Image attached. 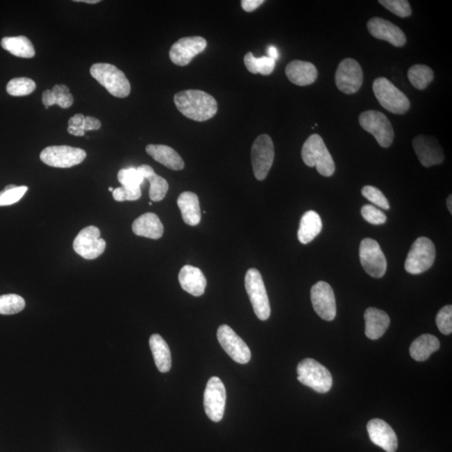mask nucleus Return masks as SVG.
I'll return each instance as SVG.
<instances>
[{
  "label": "nucleus",
  "instance_id": "a878e982",
  "mask_svg": "<svg viewBox=\"0 0 452 452\" xmlns=\"http://www.w3.org/2000/svg\"><path fill=\"white\" fill-rule=\"evenodd\" d=\"M178 206L187 225L195 226L201 221V207L197 194L185 191L179 195Z\"/></svg>",
  "mask_w": 452,
  "mask_h": 452
},
{
  "label": "nucleus",
  "instance_id": "37998d69",
  "mask_svg": "<svg viewBox=\"0 0 452 452\" xmlns=\"http://www.w3.org/2000/svg\"><path fill=\"white\" fill-rule=\"evenodd\" d=\"M101 124L100 120L93 117H85L83 124L84 131H92V130H99Z\"/></svg>",
  "mask_w": 452,
  "mask_h": 452
},
{
  "label": "nucleus",
  "instance_id": "cd10ccee",
  "mask_svg": "<svg viewBox=\"0 0 452 452\" xmlns=\"http://www.w3.org/2000/svg\"><path fill=\"white\" fill-rule=\"evenodd\" d=\"M137 170L144 177V181L147 179L149 182V197L151 201L154 202L162 201L169 190V184L166 179L156 174L152 167L149 165H142L138 167Z\"/></svg>",
  "mask_w": 452,
  "mask_h": 452
},
{
  "label": "nucleus",
  "instance_id": "39448f33",
  "mask_svg": "<svg viewBox=\"0 0 452 452\" xmlns=\"http://www.w3.org/2000/svg\"><path fill=\"white\" fill-rule=\"evenodd\" d=\"M373 91L378 103L389 112L405 114L409 111L410 103L408 97L385 77H378L374 81Z\"/></svg>",
  "mask_w": 452,
  "mask_h": 452
},
{
  "label": "nucleus",
  "instance_id": "ddd939ff",
  "mask_svg": "<svg viewBox=\"0 0 452 452\" xmlns=\"http://www.w3.org/2000/svg\"><path fill=\"white\" fill-rule=\"evenodd\" d=\"M106 246L104 239L101 238L99 228L90 226L77 235L73 242V248L77 254L87 260H94L103 253Z\"/></svg>",
  "mask_w": 452,
  "mask_h": 452
},
{
  "label": "nucleus",
  "instance_id": "58836bf2",
  "mask_svg": "<svg viewBox=\"0 0 452 452\" xmlns=\"http://www.w3.org/2000/svg\"><path fill=\"white\" fill-rule=\"evenodd\" d=\"M362 194L363 196L368 199L370 202L374 203V205L382 208L384 210H390V203L388 199L385 196V194L382 193V191L371 185L365 186L362 189Z\"/></svg>",
  "mask_w": 452,
  "mask_h": 452
},
{
  "label": "nucleus",
  "instance_id": "0eeeda50",
  "mask_svg": "<svg viewBox=\"0 0 452 452\" xmlns=\"http://www.w3.org/2000/svg\"><path fill=\"white\" fill-rule=\"evenodd\" d=\"M435 256L434 243L427 237L418 238L407 256L405 271L412 275L423 274L433 266Z\"/></svg>",
  "mask_w": 452,
  "mask_h": 452
},
{
  "label": "nucleus",
  "instance_id": "423d86ee",
  "mask_svg": "<svg viewBox=\"0 0 452 452\" xmlns=\"http://www.w3.org/2000/svg\"><path fill=\"white\" fill-rule=\"evenodd\" d=\"M245 286L256 317L262 321L267 320L271 315L270 301L262 276L258 270L251 268L247 271Z\"/></svg>",
  "mask_w": 452,
  "mask_h": 452
},
{
  "label": "nucleus",
  "instance_id": "864d4df0",
  "mask_svg": "<svg viewBox=\"0 0 452 452\" xmlns=\"http://www.w3.org/2000/svg\"><path fill=\"white\" fill-rule=\"evenodd\" d=\"M75 2H83L85 3H97L100 2V0H76Z\"/></svg>",
  "mask_w": 452,
  "mask_h": 452
},
{
  "label": "nucleus",
  "instance_id": "f257e3e1",
  "mask_svg": "<svg viewBox=\"0 0 452 452\" xmlns=\"http://www.w3.org/2000/svg\"><path fill=\"white\" fill-rule=\"evenodd\" d=\"M174 100L178 111L194 121L210 120L218 111L217 100L201 90H186L178 92Z\"/></svg>",
  "mask_w": 452,
  "mask_h": 452
},
{
  "label": "nucleus",
  "instance_id": "393cba45",
  "mask_svg": "<svg viewBox=\"0 0 452 452\" xmlns=\"http://www.w3.org/2000/svg\"><path fill=\"white\" fill-rule=\"evenodd\" d=\"M146 152L154 160L172 170H182L185 162L179 154L169 146L149 144L146 147Z\"/></svg>",
  "mask_w": 452,
  "mask_h": 452
},
{
  "label": "nucleus",
  "instance_id": "dca6fc26",
  "mask_svg": "<svg viewBox=\"0 0 452 452\" xmlns=\"http://www.w3.org/2000/svg\"><path fill=\"white\" fill-rule=\"evenodd\" d=\"M313 309L321 319L333 321L337 315L336 300L333 288L327 283L319 282L311 289Z\"/></svg>",
  "mask_w": 452,
  "mask_h": 452
},
{
  "label": "nucleus",
  "instance_id": "412c9836",
  "mask_svg": "<svg viewBox=\"0 0 452 452\" xmlns=\"http://www.w3.org/2000/svg\"><path fill=\"white\" fill-rule=\"evenodd\" d=\"M178 282L184 290L194 296L205 293L207 281L201 269L186 265L178 274Z\"/></svg>",
  "mask_w": 452,
  "mask_h": 452
},
{
  "label": "nucleus",
  "instance_id": "7ed1b4c3",
  "mask_svg": "<svg viewBox=\"0 0 452 452\" xmlns=\"http://www.w3.org/2000/svg\"><path fill=\"white\" fill-rule=\"evenodd\" d=\"M90 73L114 97L124 99L131 92V84L124 73L112 64L96 63L90 69Z\"/></svg>",
  "mask_w": 452,
  "mask_h": 452
},
{
  "label": "nucleus",
  "instance_id": "a18cd8bd",
  "mask_svg": "<svg viewBox=\"0 0 452 452\" xmlns=\"http://www.w3.org/2000/svg\"><path fill=\"white\" fill-rule=\"evenodd\" d=\"M264 0H242V7L246 12H252L264 3Z\"/></svg>",
  "mask_w": 452,
  "mask_h": 452
},
{
  "label": "nucleus",
  "instance_id": "2eb2a0df",
  "mask_svg": "<svg viewBox=\"0 0 452 452\" xmlns=\"http://www.w3.org/2000/svg\"><path fill=\"white\" fill-rule=\"evenodd\" d=\"M206 47V40L201 36L179 39L170 49V60L177 66H188L191 60L205 51Z\"/></svg>",
  "mask_w": 452,
  "mask_h": 452
},
{
  "label": "nucleus",
  "instance_id": "9d476101",
  "mask_svg": "<svg viewBox=\"0 0 452 452\" xmlns=\"http://www.w3.org/2000/svg\"><path fill=\"white\" fill-rule=\"evenodd\" d=\"M87 157L85 151L70 146H51L40 153V160L55 168L67 169L80 165Z\"/></svg>",
  "mask_w": 452,
  "mask_h": 452
},
{
  "label": "nucleus",
  "instance_id": "20e7f679",
  "mask_svg": "<svg viewBox=\"0 0 452 452\" xmlns=\"http://www.w3.org/2000/svg\"><path fill=\"white\" fill-rule=\"evenodd\" d=\"M297 380L301 384L324 394L333 386V377L329 370L312 358L301 360L296 368Z\"/></svg>",
  "mask_w": 452,
  "mask_h": 452
},
{
  "label": "nucleus",
  "instance_id": "f8f14e48",
  "mask_svg": "<svg viewBox=\"0 0 452 452\" xmlns=\"http://www.w3.org/2000/svg\"><path fill=\"white\" fill-rule=\"evenodd\" d=\"M362 267L369 276L374 278L384 276L387 270V260L384 252L376 240L365 238L360 247Z\"/></svg>",
  "mask_w": 452,
  "mask_h": 452
},
{
  "label": "nucleus",
  "instance_id": "c03bdc74",
  "mask_svg": "<svg viewBox=\"0 0 452 452\" xmlns=\"http://www.w3.org/2000/svg\"><path fill=\"white\" fill-rule=\"evenodd\" d=\"M56 96V95H55ZM56 105L60 106L62 108H69L72 107L73 101H74V97H73L72 93H68L66 95L62 96H56Z\"/></svg>",
  "mask_w": 452,
  "mask_h": 452
},
{
  "label": "nucleus",
  "instance_id": "9b49d317",
  "mask_svg": "<svg viewBox=\"0 0 452 452\" xmlns=\"http://www.w3.org/2000/svg\"><path fill=\"white\" fill-rule=\"evenodd\" d=\"M226 403L225 385L218 377L210 378L203 394V406L207 417L214 422L221 421L225 414Z\"/></svg>",
  "mask_w": 452,
  "mask_h": 452
},
{
  "label": "nucleus",
  "instance_id": "bb28decb",
  "mask_svg": "<svg viewBox=\"0 0 452 452\" xmlns=\"http://www.w3.org/2000/svg\"><path fill=\"white\" fill-rule=\"evenodd\" d=\"M323 229L320 215L313 210L307 211L301 219L297 237L303 245L310 243Z\"/></svg>",
  "mask_w": 452,
  "mask_h": 452
},
{
  "label": "nucleus",
  "instance_id": "aec40b11",
  "mask_svg": "<svg viewBox=\"0 0 452 452\" xmlns=\"http://www.w3.org/2000/svg\"><path fill=\"white\" fill-rule=\"evenodd\" d=\"M370 440L376 446L386 452H396L398 448V438L391 426L380 419H373L367 425Z\"/></svg>",
  "mask_w": 452,
  "mask_h": 452
},
{
  "label": "nucleus",
  "instance_id": "603ef678",
  "mask_svg": "<svg viewBox=\"0 0 452 452\" xmlns=\"http://www.w3.org/2000/svg\"><path fill=\"white\" fill-rule=\"evenodd\" d=\"M446 203H447L448 210L450 211V213L451 215L452 214V196H451V194L450 195L449 197H448L447 201H446Z\"/></svg>",
  "mask_w": 452,
  "mask_h": 452
},
{
  "label": "nucleus",
  "instance_id": "3c124183",
  "mask_svg": "<svg viewBox=\"0 0 452 452\" xmlns=\"http://www.w3.org/2000/svg\"><path fill=\"white\" fill-rule=\"evenodd\" d=\"M67 131L73 136L83 137L85 135V131L83 128L68 127Z\"/></svg>",
  "mask_w": 452,
  "mask_h": 452
},
{
  "label": "nucleus",
  "instance_id": "de8ad7c7",
  "mask_svg": "<svg viewBox=\"0 0 452 452\" xmlns=\"http://www.w3.org/2000/svg\"><path fill=\"white\" fill-rule=\"evenodd\" d=\"M85 116L83 114H76L68 121V127L83 128L85 122Z\"/></svg>",
  "mask_w": 452,
  "mask_h": 452
},
{
  "label": "nucleus",
  "instance_id": "6e6552de",
  "mask_svg": "<svg viewBox=\"0 0 452 452\" xmlns=\"http://www.w3.org/2000/svg\"><path fill=\"white\" fill-rule=\"evenodd\" d=\"M360 124L366 132L376 137L382 148H389L394 141L392 125L384 113L369 110L361 114Z\"/></svg>",
  "mask_w": 452,
  "mask_h": 452
},
{
  "label": "nucleus",
  "instance_id": "5fc2aeb1",
  "mask_svg": "<svg viewBox=\"0 0 452 452\" xmlns=\"http://www.w3.org/2000/svg\"><path fill=\"white\" fill-rule=\"evenodd\" d=\"M108 190L112 191V192H113L114 189L112 188V187H109Z\"/></svg>",
  "mask_w": 452,
  "mask_h": 452
},
{
  "label": "nucleus",
  "instance_id": "ea45409f",
  "mask_svg": "<svg viewBox=\"0 0 452 452\" xmlns=\"http://www.w3.org/2000/svg\"><path fill=\"white\" fill-rule=\"evenodd\" d=\"M437 325L440 332L449 335L452 333V307L447 305L439 311L437 316Z\"/></svg>",
  "mask_w": 452,
  "mask_h": 452
},
{
  "label": "nucleus",
  "instance_id": "09e8293b",
  "mask_svg": "<svg viewBox=\"0 0 452 452\" xmlns=\"http://www.w3.org/2000/svg\"><path fill=\"white\" fill-rule=\"evenodd\" d=\"M56 96H62L70 93V89L66 85H56L51 90Z\"/></svg>",
  "mask_w": 452,
  "mask_h": 452
},
{
  "label": "nucleus",
  "instance_id": "c85d7f7f",
  "mask_svg": "<svg viewBox=\"0 0 452 452\" xmlns=\"http://www.w3.org/2000/svg\"><path fill=\"white\" fill-rule=\"evenodd\" d=\"M149 346L158 369L161 373L169 372L172 358L168 344L160 335H153L149 339Z\"/></svg>",
  "mask_w": 452,
  "mask_h": 452
},
{
  "label": "nucleus",
  "instance_id": "b1692460",
  "mask_svg": "<svg viewBox=\"0 0 452 452\" xmlns=\"http://www.w3.org/2000/svg\"><path fill=\"white\" fill-rule=\"evenodd\" d=\"M133 233L142 237L158 240L164 235V226L153 213H146L134 221L132 226Z\"/></svg>",
  "mask_w": 452,
  "mask_h": 452
},
{
  "label": "nucleus",
  "instance_id": "4c0bfd02",
  "mask_svg": "<svg viewBox=\"0 0 452 452\" xmlns=\"http://www.w3.org/2000/svg\"><path fill=\"white\" fill-rule=\"evenodd\" d=\"M378 3L399 17H409L412 13L410 3L406 0H380Z\"/></svg>",
  "mask_w": 452,
  "mask_h": 452
},
{
  "label": "nucleus",
  "instance_id": "49530a36",
  "mask_svg": "<svg viewBox=\"0 0 452 452\" xmlns=\"http://www.w3.org/2000/svg\"><path fill=\"white\" fill-rule=\"evenodd\" d=\"M42 101L46 109L51 107L53 105H56V97L52 92L51 90H47V91L44 92Z\"/></svg>",
  "mask_w": 452,
  "mask_h": 452
},
{
  "label": "nucleus",
  "instance_id": "c756f323",
  "mask_svg": "<svg viewBox=\"0 0 452 452\" xmlns=\"http://www.w3.org/2000/svg\"><path fill=\"white\" fill-rule=\"evenodd\" d=\"M440 341L437 337L431 335H422L417 337L410 345V356L415 361L423 362L428 360L431 354L440 349Z\"/></svg>",
  "mask_w": 452,
  "mask_h": 452
},
{
  "label": "nucleus",
  "instance_id": "79ce46f5",
  "mask_svg": "<svg viewBox=\"0 0 452 452\" xmlns=\"http://www.w3.org/2000/svg\"><path fill=\"white\" fill-rule=\"evenodd\" d=\"M113 198L117 201H135L140 199L142 195L141 188H128V187H119L113 190Z\"/></svg>",
  "mask_w": 452,
  "mask_h": 452
},
{
  "label": "nucleus",
  "instance_id": "72a5a7b5",
  "mask_svg": "<svg viewBox=\"0 0 452 452\" xmlns=\"http://www.w3.org/2000/svg\"><path fill=\"white\" fill-rule=\"evenodd\" d=\"M26 301L16 294L0 296V315H13L24 310Z\"/></svg>",
  "mask_w": 452,
  "mask_h": 452
},
{
  "label": "nucleus",
  "instance_id": "f3484780",
  "mask_svg": "<svg viewBox=\"0 0 452 452\" xmlns=\"http://www.w3.org/2000/svg\"><path fill=\"white\" fill-rule=\"evenodd\" d=\"M337 88L346 94H353L363 84V71L355 60L344 59L341 62L335 75Z\"/></svg>",
  "mask_w": 452,
  "mask_h": 452
},
{
  "label": "nucleus",
  "instance_id": "4be33fe9",
  "mask_svg": "<svg viewBox=\"0 0 452 452\" xmlns=\"http://www.w3.org/2000/svg\"><path fill=\"white\" fill-rule=\"evenodd\" d=\"M365 335L369 340L380 339L388 329L390 319L385 311L369 308L365 312Z\"/></svg>",
  "mask_w": 452,
  "mask_h": 452
},
{
  "label": "nucleus",
  "instance_id": "e433bc0d",
  "mask_svg": "<svg viewBox=\"0 0 452 452\" xmlns=\"http://www.w3.org/2000/svg\"><path fill=\"white\" fill-rule=\"evenodd\" d=\"M117 178L122 185L128 188H140L144 181V177L137 168L121 169L118 172Z\"/></svg>",
  "mask_w": 452,
  "mask_h": 452
},
{
  "label": "nucleus",
  "instance_id": "c9c22d12",
  "mask_svg": "<svg viewBox=\"0 0 452 452\" xmlns=\"http://www.w3.org/2000/svg\"><path fill=\"white\" fill-rule=\"evenodd\" d=\"M27 186H16L10 185L0 192V206L14 205L22 199L27 192Z\"/></svg>",
  "mask_w": 452,
  "mask_h": 452
},
{
  "label": "nucleus",
  "instance_id": "a19ab883",
  "mask_svg": "<svg viewBox=\"0 0 452 452\" xmlns=\"http://www.w3.org/2000/svg\"><path fill=\"white\" fill-rule=\"evenodd\" d=\"M361 215L366 221L374 226L383 225L387 221L386 215L374 206H365L361 209Z\"/></svg>",
  "mask_w": 452,
  "mask_h": 452
},
{
  "label": "nucleus",
  "instance_id": "2f4dec72",
  "mask_svg": "<svg viewBox=\"0 0 452 452\" xmlns=\"http://www.w3.org/2000/svg\"><path fill=\"white\" fill-rule=\"evenodd\" d=\"M244 62H245L247 70L252 74L260 73L263 76H269L274 72L276 67V62L274 59L268 56L256 58L251 52H248L244 57Z\"/></svg>",
  "mask_w": 452,
  "mask_h": 452
},
{
  "label": "nucleus",
  "instance_id": "f704fd0d",
  "mask_svg": "<svg viewBox=\"0 0 452 452\" xmlns=\"http://www.w3.org/2000/svg\"><path fill=\"white\" fill-rule=\"evenodd\" d=\"M36 88V84L33 80L27 77H19L12 79L7 85V92L14 97H24L31 94Z\"/></svg>",
  "mask_w": 452,
  "mask_h": 452
},
{
  "label": "nucleus",
  "instance_id": "4468645a",
  "mask_svg": "<svg viewBox=\"0 0 452 452\" xmlns=\"http://www.w3.org/2000/svg\"><path fill=\"white\" fill-rule=\"evenodd\" d=\"M217 337L223 349L236 363L245 365L251 360L250 349L229 326L226 324L219 326Z\"/></svg>",
  "mask_w": 452,
  "mask_h": 452
},
{
  "label": "nucleus",
  "instance_id": "473e14b6",
  "mask_svg": "<svg viewBox=\"0 0 452 452\" xmlns=\"http://www.w3.org/2000/svg\"><path fill=\"white\" fill-rule=\"evenodd\" d=\"M410 83L418 90H425L434 79L433 69L425 65H415L408 72Z\"/></svg>",
  "mask_w": 452,
  "mask_h": 452
},
{
  "label": "nucleus",
  "instance_id": "6ab92c4d",
  "mask_svg": "<svg viewBox=\"0 0 452 452\" xmlns=\"http://www.w3.org/2000/svg\"><path fill=\"white\" fill-rule=\"evenodd\" d=\"M369 33L374 38L385 40L394 47H404L406 43V37L404 32L396 24L388 22V20L374 17L369 19L367 24Z\"/></svg>",
  "mask_w": 452,
  "mask_h": 452
},
{
  "label": "nucleus",
  "instance_id": "f03ea898",
  "mask_svg": "<svg viewBox=\"0 0 452 452\" xmlns=\"http://www.w3.org/2000/svg\"><path fill=\"white\" fill-rule=\"evenodd\" d=\"M301 158L305 165L316 167L317 172L324 177L332 176L335 172V161L319 134H312L304 142Z\"/></svg>",
  "mask_w": 452,
  "mask_h": 452
},
{
  "label": "nucleus",
  "instance_id": "7c9ffc66",
  "mask_svg": "<svg viewBox=\"0 0 452 452\" xmlns=\"http://www.w3.org/2000/svg\"><path fill=\"white\" fill-rule=\"evenodd\" d=\"M1 47L12 55L22 58H33L35 55L33 44L24 35L3 38Z\"/></svg>",
  "mask_w": 452,
  "mask_h": 452
},
{
  "label": "nucleus",
  "instance_id": "5701e85b",
  "mask_svg": "<svg viewBox=\"0 0 452 452\" xmlns=\"http://www.w3.org/2000/svg\"><path fill=\"white\" fill-rule=\"evenodd\" d=\"M286 75L293 84L304 87L315 83L317 77V70L311 62L295 60L287 65Z\"/></svg>",
  "mask_w": 452,
  "mask_h": 452
},
{
  "label": "nucleus",
  "instance_id": "8fccbe9b",
  "mask_svg": "<svg viewBox=\"0 0 452 452\" xmlns=\"http://www.w3.org/2000/svg\"><path fill=\"white\" fill-rule=\"evenodd\" d=\"M267 54H268V57H270V58L274 59L275 62L276 60L279 58V53L278 49H276V47H275L274 46H271L267 48Z\"/></svg>",
  "mask_w": 452,
  "mask_h": 452
},
{
  "label": "nucleus",
  "instance_id": "a211bd4d",
  "mask_svg": "<svg viewBox=\"0 0 452 452\" xmlns=\"http://www.w3.org/2000/svg\"><path fill=\"white\" fill-rule=\"evenodd\" d=\"M413 148L419 162L426 168L441 165L445 158L442 147L433 137L419 135L415 137Z\"/></svg>",
  "mask_w": 452,
  "mask_h": 452
},
{
  "label": "nucleus",
  "instance_id": "1a4fd4ad",
  "mask_svg": "<svg viewBox=\"0 0 452 452\" xmlns=\"http://www.w3.org/2000/svg\"><path fill=\"white\" fill-rule=\"evenodd\" d=\"M274 144L270 136L262 134L256 137L251 148V162L254 174L258 181H264L274 165Z\"/></svg>",
  "mask_w": 452,
  "mask_h": 452
}]
</instances>
